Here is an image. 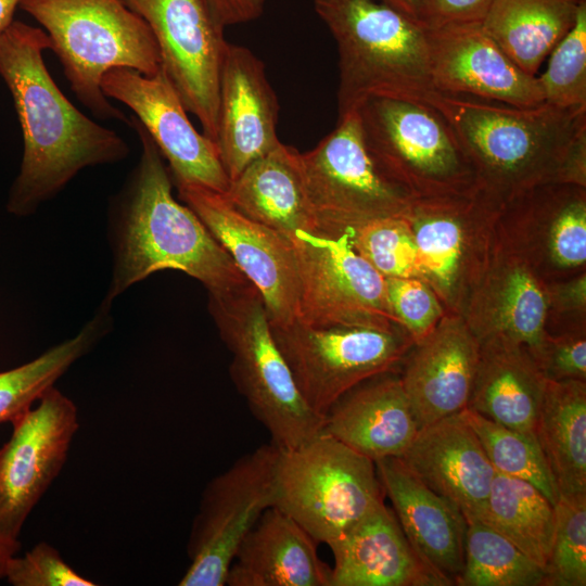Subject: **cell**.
I'll use <instances>...</instances> for the list:
<instances>
[{"label":"cell","instance_id":"obj_1","mask_svg":"<svg viewBox=\"0 0 586 586\" xmlns=\"http://www.w3.org/2000/svg\"><path fill=\"white\" fill-rule=\"evenodd\" d=\"M42 28L13 20L0 31V77L7 85L23 135V155L11 184L7 211L35 214L85 168L116 164L127 142L77 110L51 77Z\"/></svg>","mask_w":586,"mask_h":586},{"label":"cell","instance_id":"obj_2","mask_svg":"<svg viewBox=\"0 0 586 586\" xmlns=\"http://www.w3.org/2000/svg\"><path fill=\"white\" fill-rule=\"evenodd\" d=\"M128 119L141 152L109 206L112 273L104 301L112 304L132 285L166 269L198 280L208 295L251 285L199 216L174 198L164 157L140 122L133 115Z\"/></svg>","mask_w":586,"mask_h":586},{"label":"cell","instance_id":"obj_3","mask_svg":"<svg viewBox=\"0 0 586 586\" xmlns=\"http://www.w3.org/2000/svg\"><path fill=\"white\" fill-rule=\"evenodd\" d=\"M476 182L502 201L548 183L586 188V106H517L437 92Z\"/></svg>","mask_w":586,"mask_h":586},{"label":"cell","instance_id":"obj_4","mask_svg":"<svg viewBox=\"0 0 586 586\" xmlns=\"http://www.w3.org/2000/svg\"><path fill=\"white\" fill-rule=\"evenodd\" d=\"M339 53L337 118L370 97L430 102L426 28L379 0H314Z\"/></svg>","mask_w":586,"mask_h":586},{"label":"cell","instance_id":"obj_5","mask_svg":"<svg viewBox=\"0 0 586 586\" xmlns=\"http://www.w3.org/2000/svg\"><path fill=\"white\" fill-rule=\"evenodd\" d=\"M50 40L79 102L97 118L129 123L101 88L102 77L126 67L143 75L161 68V54L148 24L120 0H21Z\"/></svg>","mask_w":586,"mask_h":586},{"label":"cell","instance_id":"obj_6","mask_svg":"<svg viewBox=\"0 0 586 586\" xmlns=\"http://www.w3.org/2000/svg\"><path fill=\"white\" fill-rule=\"evenodd\" d=\"M208 310L232 355L230 375L253 416L281 449L321 432L323 418L300 394L271 331L264 301L253 285L208 295Z\"/></svg>","mask_w":586,"mask_h":586},{"label":"cell","instance_id":"obj_7","mask_svg":"<svg viewBox=\"0 0 586 586\" xmlns=\"http://www.w3.org/2000/svg\"><path fill=\"white\" fill-rule=\"evenodd\" d=\"M383 495L374 461L324 433L279 448L273 507L317 543L341 538L384 501Z\"/></svg>","mask_w":586,"mask_h":586},{"label":"cell","instance_id":"obj_8","mask_svg":"<svg viewBox=\"0 0 586 586\" xmlns=\"http://www.w3.org/2000/svg\"><path fill=\"white\" fill-rule=\"evenodd\" d=\"M355 111L374 162L412 199L477 184L454 129L429 102L370 97Z\"/></svg>","mask_w":586,"mask_h":586},{"label":"cell","instance_id":"obj_9","mask_svg":"<svg viewBox=\"0 0 586 586\" xmlns=\"http://www.w3.org/2000/svg\"><path fill=\"white\" fill-rule=\"evenodd\" d=\"M504 203L480 184L411 200L404 217L413 232L419 277L447 313L461 315L488 260Z\"/></svg>","mask_w":586,"mask_h":586},{"label":"cell","instance_id":"obj_10","mask_svg":"<svg viewBox=\"0 0 586 586\" xmlns=\"http://www.w3.org/2000/svg\"><path fill=\"white\" fill-rule=\"evenodd\" d=\"M270 327L304 402L322 418L356 385L397 371L415 344L399 327Z\"/></svg>","mask_w":586,"mask_h":586},{"label":"cell","instance_id":"obj_11","mask_svg":"<svg viewBox=\"0 0 586 586\" xmlns=\"http://www.w3.org/2000/svg\"><path fill=\"white\" fill-rule=\"evenodd\" d=\"M308 198L319 234L339 237L369 220L404 216L412 198L377 165L356 111L314 149L301 153Z\"/></svg>","mask_w":586,"mask_h":586},{"label":"cell","instance_id":"obj_12","mask_svg":"<svg viewBox=\"0 0 586 586\" xmlns=\"http://www.w3.org/2000/svg\"><path fill=\"white\" fill-rule=\"evenodd\" d=\"M279 447L264 444L206 485L187 545L190 565L180 586H226L244 537L275 505Z\"/></svg>","mask_w":586,"mask_h":586},{"label":"cell","instance_id":"obj_13","mask_svg":"<svg viewBox=\"0 0 586 586\" xmlns=\"http://www.w3.org/2000/svg\"><path fill=\"white\" fill-rule=\"evenodd\" d=\"M298 271L296 320L311 327H399L388 307L385 278L351 245L348 233H294ZM400 328V327H399Z\"/></svg>","mask_w":586,"mask_h":586},{"label":"cell","instance_id":"obj_14","mask_svg":"<svg viewBox=\"0 0 586 586\" xmlns=\"http://www.w3.org/2000/svg\"><path fill=\"white\" fill-rule=\"evenodd\" d=\"M150 27L161 67L203 133L217 136L219 76L228 41L205 0H120Z\"/></svg>","mask_w":586,"mask_h":586},{"label":"cell","instance_id":"obj_15","mask_svg":"<svg viewBox=\"0 0 586 586\" xmlns=\"http://www.w3.org/2000/svg\"><path fill=\"white\" fill-rule=\"evenodd\" d=\"M11 424V436L0 447V531L18 539L67 460L79 429L78 410L53 386Z\"/></svg>","mask_w":586,"mask_h":586},{"label":"cell","instance_id":"obj_16","mask_svg":"<svg viewBox=\"0 0 586 586\" xmlns=\"http://www.w3.org/2000/svg\"><path fill=\"white\" fill-rule=\"evenodd\" d=\"M103 93L132 112L168 163L177 186L194 184L225 194L230 187L216 143L198 132L175 87L161 67L154 75L135 69H110L101 80Z\"/></svg>","mask_w":586,"mask_h":586},{"label":"cell","instance_id":"obj_17","mask_svg":"<svg viewBox=\"0 0 586 586\" xmlns=\"http://www.w3.org/2000/svg\"><path fill=\"white\" fill-rule=\"evenodd\" d=\"M177 189L180 200L199 216L258 290L270 324L295 321L300 285L291 239L247 218L222 193L194 184L177 186Z\"/></svg>","mask_w":586,"mask_h":586},{"label":"cell","instance_id":"obj_18","mask_svg":"<svg viewBox=\"0 0 586 586\" xmlns=\"http://www.w3.org/2000/svg\"><path fill=\"white\" fill-rule=\"evenodd\" d=\"M479 342L504 339L535 357L548 324L547 282L500 218L486 266L461 313Z\"/></svg>","mask_w":586,"mask_h":586},{"label":"cell","instance_id":"obj_19","mask_svg":"<svg viewBox=\"0 0 586 586\" xmlns=\"http://www.w3.org/2000/svg\"><path fill=\"white\" fill-rule=\"evenodd\" d=\"M426 36L437 92L517 106L545 102L537 76L524 73L489 37L481 22L426 28Z\"/></svg>","mask_w":586,"mask_h":586},{"label":"cell","instance_id":"obj_20","mask_svg":"<svg viewBox=\"0 0 586 586\" xmlns=\"http://www.w3.org/2000/svg\"><path fill=\"white\" fill-rule=\"evenodd\" d=\"M501 225L546 282L585 271L586 188L548 183L504 203Z\"/></svg>","mask_w":586,"mask_h":586},{"label":"cell","instance_id":"obj_21","mask_svg":"<svg viewBox=\"0 0 586 586\" xmlns=\"http://www.w3.org/2000/svg\"><path fill=\"white\" fill-rule=\"evenodd\" d=\"M279 103L265 65L250 49L228 41L219 76L215 143L230 181L277 148Z\"/></svg>","mask_w":586,"mask_h":586},{"label":"cell","instance_id":"obj_22","mask_svg":"<svg viewBox=\"0 0 586 586\" xmlns=\"http://www.w3.org/2000/svg\"><path fill=\"white\" fill-rule=\"evenodd\" d=\"M479 353L480 342L456 313L413 344L399 375L419 429L468 407Z\"/></svg>","mask_w":586,"mask_h":586},{"label":"cell","instance_id":"obj_23","mask_svg":"<svg viewBox=\"0 0 586 586\" xmlns=\"http://www.w3.org/2000/svg\"><path fill=\"white\" fill-rule=\"evenodd\" d=\"M374 463L383 493L409 543L446 586L457 585L464 564L468 525L459 508L425 485L400 458Z\"/></svg>","mask_w":586,"mask_h":586},{"label":"cell","instance_id":"obj_24","mask_svg":"<svg viewBox=\"0 0 586 586\" xmlns=\"http://www.w3.org/2000/svg\"><path fill=\"white\" fill-rule=\"evenodd\" d=\"M400 459L467 522L482 518L496 471L460 413L421 426Z\"/></svg>","mask_w":586,"mask_h":586},{"label":"cell","instance_id":"obj_25","mask_svg":"<svg viewBox=\"0 0 586 586\" xmlns=\"http://www.w3.org/2000/svg\"><path fill=\"white\" fill-rule=\"evenodd\" d=\"M328 546L333 555L330 586H446L384 501Z\"/></svg>","mask_w":586,"mask_h":586},{"label":"cell","instance_id":"obj_26","mask_svg":"<svg viewBox=\"0 0 586 586\" xmlns=\"http://www.w3.org/2000/svg\"><path fill=\"white\" fill-rule=\"evenodd\" d=\"M418 430L399 372L391 371L341 396L324 413L321 433L375 462L400 458Z\"/></svg>","mask_w":586,"mask_h":586},{"label":"cell","instance_id":"obj_27","mask_svg":"<svg viewBox=\"0 0 586 586\" xmlns=\"http://www.w3.org/2000/svg\"><path fill=\"white\" fill-rule=\"evenodd\" d=\"M316 544L297 522L270 507L241 543L226 585L330 586V568Z\"/></svg>","mask_w":586,"mask_h":586},{"label":"cell","instance_id":"obj_28","mask_svg":"<svg viewBox=\"0 0 586 586\" xmlns=\"http://www.w3.org/2000/svg\"><path fill=\"white\" fill-rule=\"evenodd\" d=\"M547 383L525 345L504 339L483 341L467 408L536 436Z\"/></svg>","mask_w":586,"mask_h":586},{"label":"cell","instance_id":"obj_29","mask_svg":"<svg viewBox=\"0 0 586 586\" xmlns=\"http://www.w3.org/2000/svg\"><path fill=\"white\" fill-rule=\"evenodd\" d=\"M225 196L247 218L289 238L298 231L319 234L301 152L293 146L281 142L255 160L230 181Z\"/></svg>","mask_w":586,"mask_h":586},{"label":"cell","instance_id":"obj_30","mask_svg":"<svg viewBox=\"0 0 586 586\" xmlns=\"http://www.w3.org/2000/svg\"><path fill=\"white\" fill-rule=\"evenodd\" d=\"M583 1L493 0L481 24L524 73L537 76L542 63L574 25Z\"/></svg>","mask_w":586,"mask_h":586},{"label":"cell","instance_id":"obj_31","mask_svg":"<svg viewBox=\"0 0 586 586\" xmlns=\"http://www.w3.org/2000/svg\"><path fill=\"white\" fill-rule=\"evenodd\" d=\"M535 434L559 495L586 494V381H548Z\"/></svg>","mask_w":586,"mask_h":586},{"label":"cell","instance_id":"obj_32","mask_svg":"<svg viewBox=\"0 0 586 586\" xmlns=\"http://www.w3.org/2000/svg\"><path fill=\"white\" fill-rule=\"evenodd\" d=\"M111 305L102 301L94 315L75 335L23 365L0 371V424L12 423L31 408L110 332Z\"/></svg>","mask_w":586,"mask_h":586},{"label":"cell","instance_id":"obj_33","mask_svg":"<svg viewBox=\"0 0 586 586\" xmlns=\"http://www.w3.org/2000/svg\"><path fill=\"white\" fill-rule=\"evenodd\" d=\"M479 521L545 566L555 530V505L533 484L496 473Z\"/></svg>","mask_w":586,"mask_h":586},{"label":"cell","instance_id":"obj_34","mask_svg":"<svg viewBox=\"0 0 586 586\" xmlns=\"http://www.w3.org/2000/svg\"><path fill=\"white\" fill-rule=\"evenodd\" d=\"M459 586H544L545 569L486 523L467 522Z\"/></svg>","mask_w":586,"mask_h":586},{"label":"cell","instance_id":"obj_35","mask_svg":"<svg viewBox=\"0 0 586 586\" xmlns=\"http://www.w3.org/2000/svg\"><path fill=\"white\" fill-rule=\"evenodd\" d=\"M477 436L496 473L524 480L555 505L559 492L537 437L495 422L469 408L459 412Z\"/></svg>","mask_w":586,"mask_h":586},{"label":"cell","instance_id":"obj_36","mask_svg":"<svg viewBox=\"0 0 586 586\" xmlns=\"http://www.w3.org/2000/svg\"><path fill=\"white\" fill-rule=\"evenodd\" d=\"M346 233L353 249L384 278H420L413 232L404 216L375 218Z\"/></svg>","mask_w":586,"mask_h":586},{"label":"cell","instance_id":"obj_37","mask_svg":"<svg viewBox=\"0 0 586 586\" xmlns=\"http://www.w3.org/2000/svg\"><path fill=\"white\" fill-rule=\"evenodd\" d=\"M544 586L586 585V494L559 495Z\"/></svg>","mask_w":586,"mask_h":586},{"label":"cell","instance_id":"obj_38","mask_svg":"<svg viewBox=\"0 0 586 586\" xmlns=\"http://www.w3.org/2000/svg\"><path fill=\"white\" fill-rule=\"evenodd\" d=\"M548 56L546 71L537 76L545 102L564 109L586 106V1Z\"/></svg>","mask_w":586,"mask_h":586},{"label":"cell","instance_id":"obj_39","mask_svg":"<svg viewBox=\"0 0 586 586\" xmlns=\"http://www.w3.org/2000/svg\"><path fill=\"white\" fill-rule=\"evenodd\" d=\"M385 285L392 315L415 344L447 313L434 290L420 278H385Z\"/></svg>","mask_w":586,"mask_h":586},{"label":"cell","instance_id":"obj_40","mask_svg":"<svg viewBox=\"0 0 586 586\" xmlns=\"http://www.w3.org/2000/svg\"><path fill=\"white\" fill-rule=\"evenodd\" d=\"M4 579L13 586H94L93 581L80 575L50 544L41 542L22 557L14 556L7 568Z\"/></svg>","mask_w":586,"mask_h":586},{"label":"cell","instance_id":"obj_41","mask_svg":"<svg viewBox=\"0 0 586 586\" xmlns=\"http://www.w3.org/2000/svg\"><path fill=\"white\" fill-rule=\"evenodd\" d=\"M534 359L548 381H586L585 329L547 331Z\"/></svg>","mask_w":586,"mask_h":586},{"label":"cell","instance_id":"obj_42","mask_svg":"<svg viewBox=\"0 0 586 586\" xmlns=\"http://www.w3.org/2000/svg\"><path fill=\"white\" fill-rule=\"evenodd\" d=\"M493 0H418L416 20L425 28L482 22Z\"/></svg>","mask_w":586,"mask_h":586},{"label":"cell","instance_id":"obj_43","mask_svg":"<svg viewBox=\"0 0 586 586\" xmlns=\"http://www.w3.org/2000/svg\"><path fill=\"white\" fill-rule=\"evenodd\" d=\"M548 317L573 316L585 320L586 273L585 271L561 280L547 282ZM548 319V318H547Z\"/></svg>","mask_w":586,"mask_h":586},{"label":"cell","instance_id":"obj_44","mask_svg":"<svg viewBox=\"0 0 586 586\" xmlns=\"http://www.w3.org/2000/svg\"><path fill=\"white\" fill-rule=\"evenodd\" d=\"M217 21L226 28L258 18L266 0H205Z\"/></svg>","mask_w":586,"mask_h":586},{"label":"cell","instance_id":"obj_45","mask_svg":"<svg viewBox=\"0 0 586 586\" xmlns=\"http://www.w3.org/2000/svg\"><path fill=\"white\" fill-rule=\"evenodd\" d=\"M21 543L0 531V579L4 578L10 560L18 552Z\"/></svg>","mask_w":586,"mask_h":586},{"label":"cell","instance_id":"obj_46","mask_svg":"<svg viewBox=\"0 0 586 586\" xmlns=\"http://www.w3.org/2000/svg\"><path fill=\"white\" fill-rule=\"evenodd\" d=\"M21 0H0V31L5 28L14 18L16 8Z\"/></svg>","mask_w":586,"mask_h":586},{"label":"cell","instance_id":"obj_47","mask_svg":"<svg viewBox=\"0 0 586 586\" xmlns=\"http://www.w3.org/2000/svg\"><path fill=\"white\" fill-rule=\"evenodd\" d=\"M416 20L418 0H379Z\"/></svg>","mask_w":586,"mask_h":586},{"label":"cell","instance_id":"obj_48","mask_svg":"<svg viewBox=\"0 0 586 586\" xmlns=\"http://www.w3.org/2000/svg\"><path fill=\"white\" fill-rule=\"evenodd\" d=\"M578 1H583V0H578Z\"/></svg>","mask_w":586,"mask_h":586}]
</instances>
